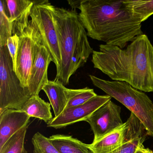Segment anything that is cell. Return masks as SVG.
<instances>
[{
    "label": "cell",
    "instance_id": "6da1fadb",
    "mask_svg": "<svg viewBox=\"0 0 153 153\" xmlns=\"http://www.w3.org/2000/svg\"><path fill=\"white\" fill-rule=\"evenodd\" d=\"M94 68L113 80L127 82L142 92H153V46L143 34L126 49L102 44L93 52Z\"/></svg>",
    "mask_w": 153,
    "mask_h": 153
},
{
    "label": "cell",
    "instance_id": "603a6c76",
    "mask_svg": "<svg viewBox=\"0 0 153 153\" xmlns=\"http://www.w3.org/2000/svg\"><path fill=\"white\" fill-rule=\"evenodd\" d=\"M19 36L17 34H14L8 39L7 42V46L12 59L13 69L16 65V58L19 45Z\"/></svg>",
    "mask_w": 153,
    "mask_h": 153
},
{
    "label": "cell",
    "instance_id": "52a82bcc",
    "mask_svg": "<svg viewBox=\"0 0 153 153\" xmlns=\"http://www.w3.org/2000/svg\"><path fill=\"white\" fill-rule=\"evenodd\" d=\"M19 45L13 71L25 88H28V79L33 62L35 48L40 38L36 27L30 20L29 25L19 35Z\"/></svg>",
    "mask_w": 153,
    "mask_h": 153
},
{
    "label": "cell",
    "instance_id": "7a4b0ae2",
    "mask_svg": "<svg viewBox=\"0 0 153 153\" xmlns=\"http://www.w3.org/2000/svg\"><path fill=\"white\" fill-rule=\"evenodd\" d=\"M79 14L88 36L123 49L143 34L141 23L123 1L82 0Z\"/></svg>",
    "mask_w": 153,
    "mask_h": 153
},
{
    "label": "cell",
    "instance_id": "ffe728a7",
    "mask_svg": "<svg viewBox=\"0 0 153 153\" xmlns=\"http://www.w3.org/2000/svg\"><path fill=\"white\" fill-rule=\"evenodd\" d=\"M13 35L12 27L10 20L5 0L0 1V47L7 46L8 39Z\"/></svg>",
    "mask_w": 153,
    "mask_h": 153
},
{
    "label": "cell",
    "instance_id": "e0dca14e",
    "mask_svg": "<svg viewBox=\"0 0 153 153\" xmlns=\"http://www.w3.org/2000/svg\"><path fill=\"white\" fill-rule=\"evenodd\" d=\"M51 104L43 100L39 95L32 96L21 109L30 117L38 118L47 123L53 119Z\"/></svg>",
    "mask_w": 153,
    "mask_h": 153
},
{
    "label": "cell",
    "instance_id": "8992f818",
    "mask_svg": "<svg viewBox=\"0 0 153 153\" xmlns=\"http://www.w3.org/2000/svg\"><path fill=\"white\" fill-rule=\"evenodd\" d=\"M33 2L30 20L38 30L42 43L49 51L57 70L60 66L61 56L53 17L54 7L48 0Z\"/></svg>",
    "mask_w": 153,
    "mask_h": 153
},
{
    "label": "cell",
    "instance_id": "d6986e66",
    "mask_svg": "<svg viewBox=\"0 0 153 153\" xmlns=\"http://www.w3.org/2000/svg\"><path fill=\"white\" fill-rule=\"evenodd\" d=\"M29 125V123L11 137L0 149V153H27L25 147V140Z\"/></svg>",
    "mask_w": 153,
    "mask_h": 153
},
{
    "label": "cell",
    "instance_id": "8fae6325",
    "mask_svg": "<svg viewBox=\"0 0 153 153\" xmlns=\"http://www.w3.org/2000/svg\"><path fill=\"white\" fill-rule=\"evenodd\" d=\"M31 117L22 110L6 109L0 114V149L18 131L30 123Z\"/></svg>",
    "mask_w": 153,
    "mask_h": 153
},
{
    "label": "cell",
    "instance_id": "2e32d148",
    "mask_svg": "<svg viewBox=\"0 0 153 153\" xmlns=\"http://www.w3.org/2000/svg\"><path fill=\"white\" fill-rule=\"evenodd\" d=\"M53 146L60 153H90L88 144L71 136L56 134L49 138Z\"/></svg>",
    "mask_w": 153,
    "mask_h": 153
},
{
    "label": "cell",
    "instance_id": "44dd1931",
    "mask_svg": "<svg viewBox=\"0 0 153 153\" xmlns=\"http://www.w3.org/2000/svg\"><path fill=\"white\" fill-rule=\"evenodd\" d=\"M97 95L94 89L88 87L82 89H69V98L66 109L84 104Z\"/></svg>",
    "mask_w": 153,
    "mask_h": 153
},
{
    "label": "cell",
    "instance_id": "cb8c5ba5",
    "mask_svg": "<svg viewBox=\"0 0 153 153\" xmlns=\"http://www.w3.org/2000/svg\"><path fill=\"white\" fill-rule=\"evenodd\" d=\"M82 1H68L69 5L71 7L72 10H76V9H79L81 5Z\"/></svg>",
    "mask_w": 153,
    "mask_h": 153
},
{
    "label": "cell",
    "instance_id": "3957f363",
    "mask_svg": "<svg viewBox=\"0 0 153 153\" xmlns=\"http://www.w3.org/2000/svg\"><path fill=\"white\" fill-rule=\"evenodd\" d=\"M53 17L61 56L55 80L66 85L71 77L86 63L94 51L76 10L54 7Z\"/></svg>",
    "mask_w": 153,
    "mask_h": 153
},
{
    "label": "cell",
    "instance_id": "d4e9b609",
    "mask_svg": "<svg viewBox=\"0 0 153 153\" xmlns=\"http://www.w3.org/2000/svg\"><path fill=\"white\" fill-rule=\"evenodd\" d=\"M135 153H153V151L149 148H146L143 145H140Z\"/></svg>",
    "mask_w": 153,
    "mask_h": 153
},
{
    "label": "cell",
    "instance_id": "4fadbf2b",
    "mask_svg": "<svg viewBox=\"0 0 153 153\" xmlns=\"http://www.w3.org/2000/svg\"><path fill=\"white\" fill-rule=\"evenodd\" d=\"M126 122L127 131L125 142L119 148L109 153H135L146 140L147 130L138 118L131 113ZM90 153H93L90 151Z\"/></svg>",
    "mask_w": 153,
    "mask_h": 153
},
{
    "label": "cell",
    "instance_id": "9c48e42d",
    "mask_svg": "<svg viewBox=\"0 0 153 153\" xmlns=\"http://www.w3.org/2000/svg\"><path fill=\"white\" fill-rule=\"evenodd\" d=\"M111 99L108 95H97L84 104L65 109L61 114L53 118L47 123V127L61 128L79 122L85 121L95 111Z\"/></svg>",
    "mask_w": 153,
    "mask_h": 153
},
{
    "label": "cell",
    "instance_id": "7c38bea8",
    "mask_svg": "<svg viewBox=\"0 0 153 153\" xmlns=\"http://www.w3.org/2000/svg\"><path fill=\"white\" fill-rule=\"evenodd\" d=\"M13 35H19L29 25V17L34 5L33 1L5 0Z\"/></svg>",
    "mask_w": 153,
    "mask_h": 153
},
{
    "label": "cell",
    "instance_id": "7402d4cb",
    "mask_svg": "<svg viewBox=\"0 0 153 153\" xmlns=\"http://www.w3.org/2000/svg\"><path fill=\"white\" fill-rule=\"evenodd\" d=\"M33 153H60L53 146L49 138L39 132L33 136L32 140Z\"/></svg>",
    "mask_w": 153,
    "mask_h": 153
},
{
    "label": "cell",
    "instance_id": "9a60e30c",
    "mask_svg": "<svg viewBox=\"0 0 153 153\" xmlns=\"http://www.w3.org/2000/svg\"><path fill=\"white\" fill-rule=\"evenodd\" d=\"M127 131V124L125 122L97 142L88 144V149L93 153H111L125 142Z\"/></svg>",
    "mask_w": 153,
    "mask_h": 153
},
{
    "label": "cell",
    "instance_id": "277c9868",
    "mask_svg": "<svg viewBox=\"0 0 153 153\" xmlns=\"http://www.w3.org/2000/svg\"><path fill=\"white\" fill-rule=\"evenodd\" d=\"M89 77L94 85L119 101L138 118L148 136L153 137V102L144 92L124 81L105 80L93 75Z\"/></svg>",
    "mask_w": 153,
    "mask_h": 153
},
{
    "label": "cell",
    "instance_id": "ac0fdd59",
    "mask_svg": "<svg viewBox=\"0 0 153 153\" xmlns=\"http://www.w3.org/2000/svg\"><path fill=\"white\" fill-rule=\"evenodd\" d=\"M123 2L128 10L140 23L153 15V1L124 0Z\"/></svg>",
    "mask_w": 153,
    "mask_h": 153
},
{
    "label": "cell",
    "instance_id": "ba28073f",
    "mask_svg": "<svg viewBox=\"0 0 153 153\" xmlns=\"http://www.w3.org/2000/svg\"><path fill=\"white\" fill-rule=\"evenodd\" d=\"M121 112V107L111 100L98 108L86 120L94 132L92 143L97 142L123 124Z\"/></svg>",
    "mask_w": 153,
    "mask_h": 153
},
{
    "label": "cell",
    "instance_id": "5b68a950",
    "mask_svg": "<svg viewBox=\"0 0 153 153\" xmlns=\"http://www.w3.org/2000/svg\"><path fill=\"white\" fill-rule=\"evenodd\" d=\"M0 114L6 109L21 110L32 96L22 85L13 71L12 59L7 46L0 47Z\"/></svg>",
    "mask_w": 153,
    "mask_h": 153
},
{
    "label": "cell",
    "instance_id": "30bf717a",
    "mask_svg": "<svg viewBox=\"0 0 153 153\" xmlns=\"http://www.w3.org/2000/svg\"><path fill=\"white\" fill-rule=\"evenodd\" d=\"M51 62L50 53L42 43L40 37L35 45L33 62L28 79V88L31 95H39L44 85L49 81L48 69Z\"/></svg>",
    "mask_w": 153,
    "mask_h": 153
},
{
    "label": "cell",
    "instance_id": "5bb4252c",
    "mask_svg": "<svg viewBox=\"0 0 153 153\" xmlns=\"http://www.w3.org/2000/svg\"><path fill=\"white\" fill-rule=\"evenodd\" d=\"M69 90L60 81L55 79L49 80L43 87L53 109L54 117L61 114L66 109L69 98Z\"/></svg>",
    "mask_w": 153,
    "mask_h": 153
}]
</instances>
